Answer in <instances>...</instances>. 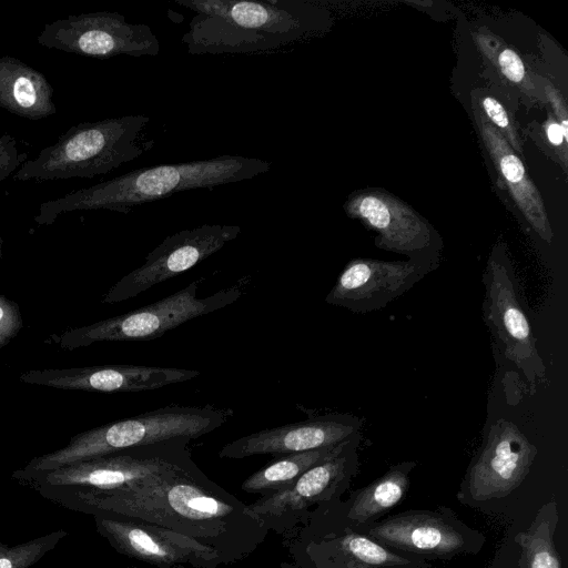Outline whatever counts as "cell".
<instances>
[{
    "instance_id": "1",
    "label": "cell",
    "mask_w": 568,
    "mask_h": 568,
    "mask_svg": "<svg viewBox=\"0 0 568 568\" xmlns=\"http://www.w3.org/2000/svg\"><path fill=\"white\" fill-rule=\"evenodd\" d=\"M78 497L105 515L155 524L192 537L216 549L226 562L252 552L267 531L263 518L201 469H173L125 489H80Z\"/></svg>"
},
{
    "instance_id": "2",
    "label": "cell",
    "mask_w": 568,
    "mask_h": 568,
    "mask_svg": "<svg viewBox=\"0 0 568 568\" xmlns=\"http://www.w3.org/2000/svg\"><path fill=\"white\" fill-rule=\"evenodd\" d=\"M195 12L182 42L190 54H250L324 32L326 11L303 0H175Z\"/></svg>"
},
{
    "instance_id": "3",
    "label": "cell",
    "mask_w": 568,
    "mask_h": 568,
    "mask_svg": "<svg viewBox=\"0 0 568 568\" xmlns=\"http://www.w3.org/2000/svg\"><path fill=\"white\" fill-rule=\"evenodd\" d=\"M271 168L268 161L241 155L142 168L43 202L34 221L45 226L53 224L60 214L99 209L126 214L138 205L186 190L213 189L250 180Z\"/></svg>"
},
{
    "instance_id": "4",
    "label": "cell",
    "mask_w": 568,
    "mask_h": 568,
    "mask_svg": "<svg viewBox=\"0 0 568 568\" xmlns=\"http://www.w3.org/2000/svg\"><path fill=\"white\" fill-rule=\"evenodd\" d=\"M233 415L231 408L211 405H169L79 433L64 447L33 458L23 471L39 474L128 449L192 440L221 427Z\"/></svg>"
},
{
    "instance_id": "5",
    "label": "cell",
    "mask_w": 568,
    "mask_h": 568,
    "mask_svg": "<svg viewBox=\"0 0 568 568\" xmlns=\"http://www.w3.org/2000/svg\"><path fill=\"white\" fill-rule=\"evenodd\" d=\"M151 119L144 114L82 122L71 126L38 156L17 171L19 181L92 179L128 163L154 144L144 130Z\"/></svg>"
},
{
    "instance_id": "6",
    "label": "cell",
    "mask_w": 568,
    "mask_h": 568,
    "mask_svg": "<svg viewBox=\"0 0 568 568\" xmlns=\"http://www.w3.org/2000/svg\"><path fill=\"white\" fill-rule=\"evenodd\" d=\"M483 318L498 366L510 369L530 394L546 379V366L521 297L507 247L497 243L483 273Z\"/></svg>"
},
{
    "instance_id": "7",
    "label": "cell",
    "mask_w": 568,
    "mask_h": 568,
    "mask_svg": "<svg viewBox=\"0 0 568 568\" xmlns=\"http://www.w3.org/2000/svg\"><path fill=\"white\" fill-rule=\"evenodd\" d=\"M200 280L152 304L103 321L64 331L57 343L73 351L99 342L150 341L199 316L224 308L242 294V286L222 288L206 297H197Z\"/></svg>"
},
{
    "instance_id": "8",
    "label": "cell",
    "mask_w": 568,
    "mask_h": 568,
    "mask_svg": "<svg viewBox=\"0 0 568 568\" xmlns=\"http://www.w3.org/2000/svg\"><path fill=\"white\" fill-rule=\"evenodd\" d=\"M190 440L180 438L128 449L34 475L53 487L99 491L131 488L173 469H200L187 449Z\"/></svg>"
},
{
    "instance_id": "9",
    "label": "cell",
    "mask_w": 568,
    "mask_h": 568,
    "mask_svg": "<svg viewBox=\"0 0 568 568\" xmlns=\"http://www.w3.org/2000/svg\"><path fill=\"white\" fill-rule=\"evenodd\" d=\"M37 41L49 49L99 59L121 54L155 57L160 52V42L149 26L129 23L124 16L106 11L47 23Z\"/></svg>"
},
{
    "instance_id": "10",
    "label": "cell",
    "mask_w": 568,
    "mask_h": 568,
    "mask_svg": "<svg viewBox=\"0 0 568 568\" xmlns=\"http://www.w3.org/2000/svg\"><path fill=\"white\" fill-rule=\"evenodd\" d=\"M344 210L376 233L377 247L438 267L443 247L438 233L397 197L377 190L358 191L349 195Z\"/></svg>"
},
{
    "instance_id": "11",
    "label": "cell",
    "mask_w": 568,
    "mask_h": 568,
    "mask_svg": "<svg viewBox=\"0 0 568 568\" xmlns=\"http://www.w3.org/2000/svg\"><path fill=\"white\" fill-rule=\"evenodd\" d=\"M241 232L239 225L204 224L165 237L145 257V262L119 280L102 303L123 302L153 285L175 277L220 251Z\"/></svg>"
},
{
    "instance_id": "12",
    "label": "cell",
    "mask_w": 568,
    "mask_h": 568,
    "mask_svg": "<svg viewBox=\"0 0 568 568\" xmlns=\"http://www.w3.org/2000/svg\"><path fill=\"white\" fill-rule=\"evenodd\" d=\"M95 524L116 551L158 568H217L226 562L213 547L155 524L113 515L98 516Z\"/></svg>"
},
{
    "instance_id": "13",
    "label": "cell",
    "mask_w": 568,
    "mask_h": 568,
    "mask_svg": "<svg viewBox=\"0 0 568 568\" xmlns=\"http://www.w3.org/2000/svg\"><path fill=\"white\" fill-rule=\"evenodd\" d=\"M437 267L422 261L353 258L325 297V302L356 314L387 306Z\"/></svg>"
},
{
    "instance_id": "14",
    "label": "cell",
    "mask_w": 568,
    "mask_h": 568,
    "mask_svg": "<svg viewBox=\"0 0 568 568\" xmlns=\"http://www.w3.org/2000/svg\"><path fill=\"white\" fill-rule=\"evenodd\" d=\"M536 455L537 447L515 423L495 420L466 474L470 497L484 501L509 495L524 481Z\"/></svg>"
},
{
    "instance_id": "15",
    "label": "cell",
    "mask_w": 568,
    "mask_h": 568,
    "mask_svg": "<svg viewBox=\"0 0 568 568\" xmlns=\"http://www.w3.org/2000/svg\"><path fill=\"white\" fill-rule=\"evenodd\" d=\"M196 369L142 365H101L30 369L19 379L30 385L103 393L142 392L193 379Z\"/></svg>"
},
{
    "instance_id": "16",
    "label": "cell",
    "mask_w": 568,
    "mask_h": 568,
    "mask_svg": "<svg viewBox=\"0 0 568 568\" xmlns=\"http://www.w3.org/2000/svg\"><path fill=\"white\" fill-rule=\"evenodd\" d=\"M470 532L445 508L400 513L373 523L366 531L386 548L440 558L469 552Z\"/></svg>"
},
{
    "instance_id": "17",
    "label": "cell",
    "mask_w": 568,
    "mask_h": 568,
    "mask_svg": "<svg viewBox=\"0 0 568 568\" xmlns=\"http://www.w3.org/2000/svg\"><path fill=\"white\" fill-rule=\"evenodd\" d=\"M363 419L351 414H326L284 426L258 430L224 445L221 458L287 455L335 446L361 433Z\"/></svg>"
},
{
    "instance_id": "18",
    "label": "cell",
    "mask_w": 568,
    "mask_h": 568,
    "mask_svg": "<svg viewBox=\"0 0 568 568\" xmlns=\"http://www.w3.org/2000/svg\"><path fill=\"white\" fill-rule=\"evenodd\" d=\"M359 439L361 433L347 439L336 454L306 470L285 489L250 505L251 510L263 519L280 517L324 499L337 488L354 466Z\"/></svg>"
},
{
    "instance_id": "19",
    "label": "cell",
    "mask_w": 568,
    "mask_h": 568,
    "mask_svg": "<svg viewBox=\"0 0 568 568\" xmlns=\"http://www.w3.org/2000/svg\"><path fill=\"white\" fill-rule=\"evenodd\" d=\"M474 112L483 143L517 210L532 231L542 241L550 244L554 232L544 200L535 183L530 180L520 156L476 109Z\"/></svg>"
},
{
    "instance_id": "20",
    "label": "cell",
    "mask_w": 568,
    "mask_h": 568,
    "mask_svg": "<svg viewBox=\"0 0 568 568\" xmlns=\"http://www.w3.org/2000/svg\"><path fill=\"white\" fill-rule=\"evenodd\" d=\"M0 108L29 120L57 113L53 88L38 70L23 61L0 57Z\"/></svg>"
},
{
    "instance_id": "21",
    "label": "cell",
    "mask_w": 568,
    "mask_h": 568,
    "mask_svg": "<svg viewBox=\"0 0 568 568\" xmlns=\"http://www.w3.org/2000/svg\"><path fill=\"white\" fill-rule=\"evenodd\" d=\"M415 462H405L393 466L357 491L347 517L357 524H368L399 504L409 488V473Z\"/></svg>"
},
{
    "instance_id": "22",
    "label": "cell",
    "mask_w": 568,
    "mask_h": 568,
    "mask_svg": "<svg viewBox=\"0 0 568 568\" xmlns=\"http://www.w3.org/2000/svg\"><path fill=\"white\" fill-rule=\"evenodd\" d=\"M346 440L335 446L282 455L250 475L241 488L246 493L261 494L263 497L281 491L306 470L336 454Z\"/></svg>"
},
{
    "instance_id": "23",
    "label": "cell",
    "mask_w": 568,
    "mask_h": 568,
    "mask_svg": "<svg viewBox=\"0 0 568 568\" xmlns=\"http://www.w3.org/2000/svg\"><path fill=\"white\" fill-rule=\"evenodd\" d=\"M558 520L557 504H546L534 523L516 537L520 546L519 568H561V559L554 544Z\"/></svg>"
},
{
    "instance_id": "24",
    "label": "cell",
    "mask_w": 568,
    "mask_h": 568,
    "mask_svg": "<svg viewBox=\"0 0 568 568\" xmlns=\"http://www.w3.org/2000/svg\"><path fill=\"white\" fill-rule=\"evenodd\" d=\"M343 551L364 568H428L425 560L405 558L375 540L359 534H348L341 540Z\"/></svg>"
},
{
    "instance_id": "25",
    "label": "cell",
    "mask_w": 568,
    "mask_h": 568,
    "mask_svg": "<svg viewBox=\"0 0 568 568\" xmlns=\"http://www.w3.org/2000/svg\"><path fill=\"white\" fill-rule=\"evenodd\" d=\"M475 40L483 54L510 83L527 95L536 93V87L528 77L524 61L513 49L489 32L476 33Z\"/></svg>"
},
{
    "instance_id": "26",
    "label": "cell",
    "mask_w": 568,
    "mask_h": 568,
    "mask_svg": "<svg viewBox=\"0 0 568 568\" xmlns=\"http://www.w3.org/2000/svg\"><path fill=\"white\" fill-rule=\"evenodd\" d=\"M475 109L501 134L510 148L518 154H523V145L517 133L515 122L507 109L499 100L481 90L473 93Z\"/></svg>"
},
{
    "instance_id": "27",
    "label": "cell",
    "mask_w": 568,
    "mask_h": 568,
    "mask_svg": "<svg viewBox=\"0 0 568 568\" xmlns=\"http://www.w3.org/2000/svg\"><path fill=\"white\" fill-rule=\"evenodd\" d=\"M62 532L59 531L11 548L0 546V568H28L54 546Z\"/></svg>"
},
{
    "instance_id": "28",
    "label": "cell",
    "mask_w": 568,
    "mask_h": 568,
    "mask_svg": "<svg viewBox=\"0 0 568 568\" xmlns=\"http://www.w3.org/2000/svg\"><path fill=\"white\" fill-rule=\"evenodd\" d=\"M23 326L19 305L0 294V349L8 345Z\"/></svg>"
},
{
    "instance_id": "29",
    "label": "cell",
    "mask_w": 568,
    "mask_h": 568,
    "mask_svg": "<svg viewBox=\"0 0 568 568\" xmlns=\"http://www.w3.org/2000/svg\"><path fill=\"white\" fill-rule=\"evenodd\" d=\"M27 153H20L17 141L9 134L0 136V184L27 161Z\"/></svg>"
},
{
    "instance_id": "30",
    "label": "cell",
    "mask_w": 568,
    "mask_h": 568,
    "mask_svg": "<svg viewBox=\"0 0 568 568\" xmlns=\"http://www.w3.org/2000/svg\"><path fill=\"white\" fill-rule=\"evenodd\" d=\"M544 133L548 144L555 149L559 150L560 158L565 168L567 169V139L568 135L562 131L559 123L551 115L548 116L547 121L544 124Z\"/></svg>"
},
{
    "instance_id": "31",
    "label": "cell",
    "mask_w": 568,
    "mask_h": 568,
    "mask_svg": "<svg viewBox=\"0 0 568 568\" xmlns=\"http://www.w3.org/2000/svg\"><path fill=\"white\" fill-rule=\"evenodd\" d=\"M544 88L545 95L550 102L556 114V121L559 123L562 131L568 135L567 110L561 94L550 83H546Z\"/></svg>"
},
{
    "instance_id": "32",
    "label": "cell",
    "mask_w": 568,
    "mask_h": 568,
    "mask_svg": "<svg viewBox=\"0 0 568 568\" xmlns=\"http://www.w3.org/2000/svg\"><path fill=\"white\" fill-rule=\"evenodd\" d=\"M2 244H3V240H2V235H1V231H0V258L2 257Z\"/></svg>"
}]
</instances>
